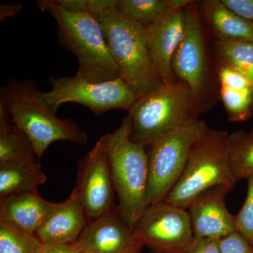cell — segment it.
I'll list each match as a JSON object with an SVG mask.
<instances>
[{"label":"cell","instance_id":"obj_13","mask_svg":"<svg viewBox=\"0 0 253 253\" xmlns=\"http://www.w3.org/2000/svg\"><path fill=\"white\" fill-rule=\"evenodd\" d=\"M185 28V9L169 12L146 27L151 63L158 78L166 85L178 81L173 71L172 59L184 38Z\"/></svg>","mask_w":253,"mask_h":253},{"label":"cell","instance_id":"obj_34","mask_svg":"<svg viewBox=\"0 0 253 253\" xmlns=\"http://www.w3.org/2000/svg\"></svg>","mask_w":253,"mask_h":253},{"label":"cell","instance_id":"obj_12","mask_svg":"<svg viewBox=\"0 0 253 253\" xmlns=\"http://www.w3.org/2000/svg\"><path fill=\"white\" fill-rule=\"evenodd\" d=\"M77 242L86 253H140L143 248L118 207L88 223Z\"/></svg>","mask_w":253,"mask_h":253},{"label":"cell","instance_id":"obj_9","mask_svg":"<svg viewBox=\"0 0 253 253\" xmlns=\"http://www.w3.org/2000/svg\"><path fill=\"white\" fill-rule=\"evenodd\" d=\"M194 4V1L186 7L185 33L173 56L172 69L176 79L184 82L191 89L198 115L212 104L214 86L204 26Z\"/></svg>","mask_w":253,"mask_h":253},{"label":"cell","instance_id":"obj_11","mask_svg":"<svg viewBox=\"0 0 253 253\" xmlns=\"http://www.w3.org/2000/svg\"><path fill=\"white\" fill-rule=\"evenodd\" d=\"M75 188L88 219H97L114 208L116 193L101 138L82 160Z\"/></svg>","mask_w":253,"mask_h":253},{"label":"cell","instance_id":"obj_28","mask_svg":"<svg viewBox=\"0 0 253 253\" xmlns=\"http://www.w3.org/2000/svg\"><path fill=\"white\" fill-rule=\"evenodd\" d=\"M221 253H253V244L238 231L219 240Z\"/></svg>","mask_w":253,"mask_h":253},{"label":"cell","instance_id":"obj_29","mask_svg":"<svg viewBox=\"0 0 253 253\" xmlns=\"http://www.w3.org/2000/svg\"><path fill=\"white\" fill-rule=\"evenodd\" d=\"M221 1L236 16L253 23V0H221Z\"/></svg>","mask_w":253,"mask_h":253},{"label":"cell","instance_id":"obj_33","mask_svg":"<svg viewBox=\"0 0 253 253\" xmlns=\"http://www.w3.org/2000/svg\"><path fill=\"white\" fill-rule=\"evenodd\" d=\"M44 253V251H43V253Z\"/></svg>","mask_w":253,"mask_h":253},{"label":"cell","instance_id":"obj_10","mask_svg":"<svg viewBox=\"0 0 253 253\" xmlns=\"http://www.w3.org/2000/svg\"><path fill=\"white\" fill-rule=\"evenodd\" d=\"M133 235L151 253H189L195 239L187 210L163 201L146 208Z\"/></svg>","mask_w":253,"mask_h":253},{"label":"cell","instance_id":"obj_21","mask_svg":"<svg viewBox=\"0 0 253 253\" xmlns=\"http://www.w3.org/2000/svg\"><path fill=\"white\" fill-rule=\"evenodd\" d=\"M116 9L145 28L172 12L169 0H118Z\"/></svg>","mask_w":253,"mask_h":253},{"label":"cell","instance_id":"obj_15","mask_svg":"<svg viewBox=\"0 0 253 253\" xmlns=\"http://www.w3.org/2000/svg\"><path fill=\"white\" fill-rule=\"evenodd\" d=\"M87 215L75 188L66 201L36 231V235L44 244H70L77 241L87 225Z\"/></svg>","mask_w":253,"mask_h":253},{"label":"cell","instance_id":"obj_6","mask_svg":"<svg viewBox=\"0 0 253 253\" xmlns=\"http://www.w3.org/2000/svg\"><path fill=\"white\" fill-rule=\"evenodd\" d=\"M192 93L184 82L141 96L128 111L131 140L148 149L191 120L197 118Z\"/></svg>","mask_w":253,"mask_h":253},{"label":"cell","instance_id":"obj_19","mask_svg":"<svg viewBox=\"0 0 253 253\" xmlns=\"http://www.w3.org/2000/svg\"><path fill=\"white\" fill-rule=\"evenodd\" d=\"M38 161L33 145L24 131L11 121L0 105V163Z\"/></svg>","mask_w":253,"mask_h":253},{"label":"cell","instance_id":"obj_2","mask_svg":"<svg viewBox=\"0 0 253 253\" xmlns=\"http://www.w3.org/2000/svg\"><path fill=\"white\" fill-rule=\"evenodd\" d=\"M39 92L30 80H12L0 91V105L9 113L12 123L26 133L38 158L55 141L86 144L89 138L85 131L71 120L56 117L42 103Z\"/></svg>","mask_w":253,"mask_h":253},{"label":"cell","instance_id":"obj_23","mask_svg":"<svg viewBox=\"0 0 253 253\" xmlns=\"http://www.w3.org/2000/svg\"><path fill=\"white\" fill-rule=\"evenodd\" d=\"M44 246L36 234L0 221V253H42Z\"/></svg>","mask_w":253,"mask_h":253},{"label":"cell","instance_id":"obj_31","mask_svg":"<svg viewBox=\"0 0 253 253\" xmlns=\"http://www.w3.org/2000/svg\"><path fill=\"white\" fill-rule=\"evenodd\" d=\"M44 253H86L77 241L70 244H44Z\"/></svg>","mask_w":253,"mask_h":253},{"label":"cell","instance_id":"obj_3","mask_svg":"<svg viewBox=\"0 0 253 253\" xmlns=\"http://www.w3.org/2000/svg\"><path fill=\"white\" fill-rule=\"evenodd\" d=\"M36 4L56 20L59 42L77 57L79 68L76 76L92 83L119 78L118 68L97 19L85 13L67 11L52 0H40Z\"/></svg>","mask_w":253,"mask_h":253},{"label":"cell","instance_id":"obj_25","mask_svg":"<svg viewBox=\"0 0 253 253\" xmlns=\"http://www.w3.org/2000/svg\"><path fill=\"white\" fill-rule=\"evenodd\" d=\"M63 9L73 12L85 13L96 17L116 7L118 0H52Z\"/></svg>","mask_w":253,"mask_h":253},{"label":"cell","instance_id":"obj_4","mask_svg":"<svg viewBox=\"0 0 253 253\" xmlns=\"http://www.w3.org/2000/svg\"><path fill=\"white\" fill-rule=\"evenodd\" d=\"M94 18L102 27L119 78L139 98L161 87L163 84L149 56L146 28L116 7Z\"/></svg>","mask_w":253,"mask_h":253},{"label":"cell","instance_id":"obj_27","mask_svg":"<svg viewBox=\"0 0 253 253\" xmlns=\"http://www.w3.org/2000/svg\"><path fill=\"white\" fill-rule=\"evenodd\" d=\"M217 77L219 86L231 89H253L252 82L236 69L218 62Z\"/></svg>","mask_w":253,"mask_h":253},{"label":"cell","instance_id":"obj_7","mask_svg":"<svg viewBox=\"0 0 253 253\" xmlns=\"http://www.w3.org/2000/svg\"><path fill=\"white\" fill-rule=\"evenodd\" d=\"M208 128L194 118L148 148V206L164 201L180 178L193 144Z\"/></svg>","mask_w":253,"mask_h":253},{"label":"cell","instance_id":"obj_26","mask_svg":"<svg viewBox=\"0 0 253 253\" xmlns=\"http://www.w3.org/2000/svg\"><path fill=\"white\" fill-rule=\"evenodd\" d=\"M246 179L247 196L243 207L235 216L236 229L253 244V174Z\"/></svg>","mask_w":253,"mask_h":253},{"label":"cell","instance_id":"obj_1","mask_svg":"<svg viewBox=\"0 0 253 253\" xmlns=\"http://www.w3.org/2000/svg\"><path fill=\"white\" fill-rule=\"evenodd\" d=\"M118 208L126 224L134 229L148 207L149 159L147 151L131 140L127 116L121 126L101 136Z\"/></svg>","mask_w":253,"mask_h":253},{"label":"cell","instance_id":"obj_32","mask_svg":"<svg viewBox=\"0 0 253 253\" xmlns=\"http://www.w3.org/2000/svg\"><path fill=\"white\" fill-rule=\"evenodd\" d=\"M22 4L18 3H5L0 5V21H5L6 18H13L23 9Z\"/></svg>","mask_w":253,"mask_h":253},{"label":"cell","instance_id":"obj_22","mask_svg":"<svg viewBox=\"0 0 253 253\" xmlns=\"http://www.w3.org/2000/svg\"><path fill=\"white\" fill-rule=\"evenodd\" d=\"M215 50L218 62L234 68L253 84V42L217 41Z\"/></svg>","mask_w":253,"mask_h":253},{"label":"cell","instance_id":"obj_30","mask_svg":"<svg viewBox=\"0 0 253 253\" xmlns=\"http://www.w3.org/2000/svg\"><path fill=\"white\" fill-rule=\"evenodd\" d=\"M219 240L195 238L189 253H221Z\"/></svg>","mask_w":253,"mask_h":253},{"label":"cell","instance_id":"obj_24","mask_svg":"<svg viewBox=\"0 0 253 253\" xmlns=\"http://www.w3.org/2000/svg\"><path fill=\"white\" fill-rule=\"evenodd\" d=\"M219 95L231 122L244 121L252 115L253 89H231L219 86Z\"/></svg>","mask_w":253,"mask_h":253},{"label":"cell","instance_id":"obj_8","mask_svg":"<svg viewBox=\"0 0 253 253\" xmlns=\"http://www.w3.org/2000/svg\"><path fill=\"white\" fill-rule=\"evenodd\" d=\"M51 89L40 91L39 99L56 114L61 105L76 103L89 108L99 116L111 110L129 111L139 96L121 78L102 83H92L74 77L51 78Z\"/></svg>","mask_w":253,"mask_h":253},{"label":"cell","instance_id":"obj_20","mask_svg":"<svg viewBox=\"0 0 253 253\" xmlns=\"http://www.w3.org/2000/svg\"><path fill=\"white\" fill-rule=\"evenodd\" d=\"M229 158L236 182L253 174V131L229 133Z\"/></svg>","mask_w":253,"mask_h":253},{"label":"cell","instance_id":"obj_16","mask_svg":"<svg viewBox=\"0 0 253 253\" xmlns=\"http://www.w3.org/2000/svg\"><path fill=\"white\" fill-rule=\"evenodd\" d=\"M59 205L43 199L38 191L12 195L0 199V221L36 234Z\"/></svg>","mask_w":253,"mask_h":253},{"label":"cell","instance_id":"obj_5","mask_svg":"<svg viewBox=\"0 0 253 253\" xmlns=\"http://www.w3.org/2000/svg\"><path fill=\"white\" fill-rule=\"evenodd\" d=\"M229 133L208 126L191 147L182 174L163 202L188 210L195 199L213 186L236 183L231 171Z\"/></svg>","mask_w":253,"mask_h":253},{"label":"cell","instance_id":"obj_18","mask_svg":"<svg viewBox=\"0 0 253 253\" xmlns=\"http://www.w3.org/2000/svg\"><path fill=\"white\" fill-rule=\"evenodd\" d=\"M47 177L38 161L0 163V199L36 192Z\"/></svg>","mask_w":253,"mask_h":253},{"label":"cell","instance_id":"obj_17","mask_svg":"<svg viewBox=\"0 0 253 253\" xmlns=\"http://www.w3.org/2000/svg\"><path fill=\"white\" fill-rule=\"evenodd\" d=\"M203 11L217 41L253 42V23L229 11L221 0L203 1Z\"/></svg>","mask_w":253,"mask_h":253},{"label":"cell","instance_id":"obj_14","mask_svg":"<svg viewBox=\"0 0 253 253\" xmlns=\"http://www.w3.org/2000/svg\"><path fill=\"white\" fill-rule=\"evenodd\" d=\"M232 189L217 185L199 195L188 208L195 238L220 239L236 231L235 216L226 208V195Z\"/></svg>","mask_w":253,"mask_h":253}]
</instances>
